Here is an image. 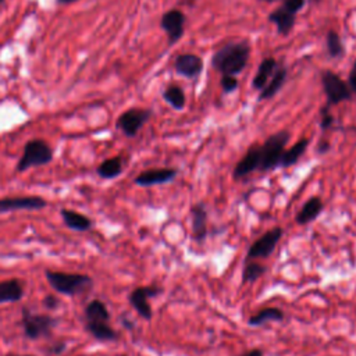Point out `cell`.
<instances>
[{
	"instance_id": "obj_1",
	"label": "cell",
	"mask_w": 356,
	"mask_h": 356,
	"mask_svg": "<svg viewBox=\"0 0 356 356\" xmlns=\"http://www.w3.org/2000/svg\"><path fill=\"white\" fill-rule=\"evenodd\" d=\"M250 45L246 41L228 42L212 56V67L221 75H238L249 63Z\"/></svg>"
},
{
	"instance_id": "obj_2",
	"label": "cell",
	"mask_w": 356,
	"mask_h": 356,
	"mask_svg": "<svg viewBox=\"0 0 356 356\" xmlns=\"http://www.w3.org/2000/svg\"><path fill=\"white\" fill-rule=\"evenodd\" d=\"M45 277L57 294L67 297L82 294L88 290H91L94 286V280L88 275L45 270Z\"/></svg>"
},
{
	"instance_id": "obj_3",
	"label": "cell",
	"mask_w": 356,
	"mask_h": 356,
	"mask_svg": "<svg viewBox=\"0 0 356 356\" xmlns=\"http://www.w3.org/2000/svg\"><path fill=\"white\" fill-rule=\"evenodd\" d=\"M291 138L290 131L283 130L273 135H270L264 141V144L260 146V166L259 170L261 172L272 171L277 167H280V161L283 157V153L286 150V146Z\"/></svg>"
},
{
	"instance_id": "obj_4",
	"label": "cell",
	"mask_w": 356,
	"mask_h": 356,
	"mask_svg": "<svg viewBox=\"0 0 356 356\" xmlns=\"http://www.w3.org/2000/svg\"><path fill=\"white\" fill-rule=\"evenodd\" d=\"M53 160V149L43 139H31L24 145L23 155L17 163V171L26 172L32 167L46 166Z\"/></svg>"
},
{
	"instance_id": "obj_5",
	"label": "cell",
	"mask_w": 356,
	"mask_h": 356,
	"mask_svg": "<svg viewBox=\"0 0 356 356\" xmlns=\"http://www.w3.org/2000/svg\"><path fill=\"white\" fill-rule=\"evenodd\" d=\"M59 324V320L50 315L32 313L30 309L24 308L21 312V326L24 335L28 339L37 341L43 337H50L53 328Z\"/></svg>"
},
{
	"instance_id": "obj_6",
	"label": "cell",
	"mask_w": 356,
	"mask_h": 356,
	"mask_svg": "<svg viewBox=\"0 0 356 356\" xmlns=\"http://www.w3.org/2000/svg\"><path fill=\"white\" fill-rule=\"evenodd\" d=\"M322 86L327 98L328 106H335L342 102H348L352 98V92L346 81L331 70H324L320 75Z\"/></svg>"
},
{
	"instance_id": "obj_7",
	"label": "cell",
	"mask_w": 356,
	"mask_h": 356,
	"mask_svg": "<svg viewBox=\"0 0 356 356\" xmlns=\"http://www.w3.org/2000/svg\"><path fill=\"white\" fill-rule=\"evenodd\" d=\"M153 112L150 109L142 108H132L126 110L117 119V128L128 138H134L142 130V127L150 120Z\"/></svg>"
},
{
	"instance_id": "obj_8",
	"label": "cell",
	"mask_w": 356,
	"mask_h": 356,
	"mask_svg": "<svg viewBox=\"0 0 356 356\" xmlns=\"http://www.w3.org/2000/svg\"><path fill=\"white\" fill-rule=\"evenodd\" d=\"M283 234H284V231H283L281 227H275V228L267 231L266 234H263L248 249L246 260L270 257L273 255V252L276 250Z\"/></svg>"
},
{
	"instance_id": "obj_9",
	"label": "cell",
	"mask_w": 356,
	"mask_h": 356,
	"mask_svg": "<svg viewBox=\"0 0 356 356\" xmlns=\"http://www.w3.org/2000/svg\"><path fill=\"white\" fill-rule=\"evenodd\" d=\"M186 21H187L186 14L178 9H171L161 16L160 28L167 34L168 46H172L184 37Z\"/></svg>"
},
{
	"instance_id": "obj_10",
	"label": "cell",
	"mask_w": 356,
	"mask_h": 356,
	"mask_svg": "<svg viewBox=\"0 0 356 356\" xmlns=\"http://www.w3.org/2000/svg\"><path fill=\"white\" fill-rule=\"evenodd\" d=\"M160 294H161V288H159L157 286L138 287L128 295V301L142 319L150 320L153 316V312L149 305V298H156Z\"/></svg>"
},
{
	"instance_id": "obj_11",
	"label": "cell",
	"mask_w": 356,
	"mask_h": 356,
	"mask_svg": "<svg viewBox=\"0 0 356 356\" xmlns=\"http://www.w3.org/2000/svg\"><path fill=\"white\" fill-rule=\"evenodd\" d=\"M48 202L41 197H10L0 199V215L21 212V210H42Z\"/></svg>"
},
{
	"instance_id": "obj_12",
	"label": "cell",
	"mask_w": 356,
	"mask_h": 356,
	"mask_svg": "<svg viewBox=\"0 0 356 356\" xmlns=\"http://www.w3.org/2000/svg\"><path fill=\"white\" fill-rule=\"evenodd\" d=\"M177 168L171 167H161V168H150L142 171L139 175L135 177L134 183L138 187H153V186H161L172 181L177 177Z\"/></svg>"
},
{
	"instance_id": "obj_13",
	"label": "cell",
	"mask_w": 356,
	"mask_h": 356,
	"mask_svg": "<svg viewBox=\"0 0 356 356\" xmlns=\"http://www.w3.org/2000/svg\"><path fill=\"white\" fill-rule=\"evenodd\" d=\"M204 60L195 53H181L174 60V70L188 79H197L204 71Z\"/></svg>"
},
{
	"instance_id": "obj_14",
	"label": "cell",
	"mask_w": 356,
	"mask_h": 356,
	"mask_svg": "<svg viewBox=\"0 0 356 356\" xmlns=\"http://www.w3.org/2000/svg\"><path fill=\"white\" fill-rule=\"evenodd\" d=\"M287 77H288V70H287L284 61H279L275 74L272 75L269 82H267V85L260 91L259 101L273 99L283 89L284 83L287 82Z\"/></svg>"
},
{
	"instance_id": "obj_15",
	"label": "cell",
	"mask_w": 356,
	"mask_h": 356,
	"mask_svg": "<svg viewBox=\"0 0 356 356\" xmlns=\"http://www.w3.org/2000/svg\"><path fill=\"white\" fill-rule=\"evenodd\" d=\"M260 166V146H250L245 156L234 167V178H244L259 170Z\"/></svg>"
},
{
	"instance_id": "obj_16",
	"label": "cell",
	"mask_w": 356,
	"mask_h": 356,
	"mask_svg": "<svg viewBox=\"0 0 356 356\" xmlns=\"http://www.w3.org/2000/svg\"><path fill=\"white\" fill-rule=\"evenodd\" d=\"M269 23L275 24L281 37H288L297 24V14L287 10L284 6L277 8L269 14Z\"/></svg>"
},
{
	"instance_id": "obj_17",
	"label": "cell",
	"mask_w": 356,
	"mask_h": 356,
	"mask_svg": "<svg viewBox=\"0 0 356 356\" xmlns=\"http://www.w3.org/2000/svg\"><path fill=\"white\" fill-rule=\"evenodd\" d=\"M192 215V235L197 242H204L208 237V210L206 206L199 202L191 208Z\"/></svg>"
},
{
	"instance_id": "obj_18",
	"label": "cell",
	"mask_w": 356,
	"mask_h": 356,
	"mask_svg": "<svg viewBox=\"0 0 356 356\" xmlns=\"http://www.w3.org/2000/svg\"><path fill=\"white\" fill-rule=\"evenodd\" d=\"M24 298V284L17 280L0 281V305L2 304H17Z\"/></svg>"
},
{
	"instance_id": "obj_19",
	"label": "cell",
	"mask_w": 356,
	"mask_h": 356,
	"mask_svg": "<svg viewBox=\"0 0 356 356\" xmlns=\"http://www.w3.org/2000/svg\"><path fill=\"white\" fill-rule=\"evenodd\" d=\"M277 64H279V61L273 56L263 59L261 63L259 64L255 78L252 81V88L257 89V91H261V89L267 85V82H269V79L272 78V75L275 74Z\"/></svg>"
},
{
	"instance_id": "obj_20",
	"label": "cell",
	"mask_w": 356,
	"mask_h": 356,
	"mask_svg": "<svg viewBox=\"0 0 356 356\" xmlns=\"http://www.w3.org/2000/svg\"><path fill=\"white\" fill-rule=\"evenodd\" d=\"M60 216L64 221V224L74 231H79V233H86L94 227V221L89 219L88 216L78 213L75 210L71 209H61L60 210Z\"/></svg>"
},
{
	"instance_id": "obj_21",
	"label": "cell",
	"mask_w": 356,
	"mask_h": 356,
	"mask_svg": "<svg viewBox=\"0 0 356 356\" xmlns=\"http://www.w3.org/2000/svg\"><path fill=\"white\" fill-rule=\"evenodd\" d=\"M85 330L101 342H112L119 338V334L115 331L109 322L85 320Z\"/></svg>"
},
{
	"instance_id": "obj_22",
	"label": "cell",
	"mask_w": 356,
	"mask_h": 356,
	"mask_svg": "<svg viewBox=\"0 0 356 356\" xmlns=\"http://www.w3.org/2000/svg\"><path fill=\"white\" fill-rule=\"evenodd\" d=\"M323 201L319 197H312L309 201L305 202V205L302 206V209L299 210V213L295 217V221L299 226L304 224H309L312 221H315L323 212Z\"/></svg>"
},
{
	"instance_id": "obj_23",
	"label": "cell",
	"mask_w": 356,
	"mask_h": 356,
	"mask_svg": "<svg viewBox=\"0 0 356 356\" xmlns=\"http://www.w3.org/2000/svg\"><path fill=\"white\" fill-rule=\"evenodd\" d=\"M163 99L164 102H167L174 110L177 112H181L184 110L186 105H187V97H186V92L184 89L181 86L178 85H168L164 91H163Z\"/></svg>"
},
{
	"instance_id": "obj_24",
	"label": "cell",
	"mask_w": 356,
	"mask_h": 356,
	"mask_svg": "<svg viewBox=\"0 0 356 356\" xmlns=\"http://www.w3.org/2000/svg\"><path fill=\"white\" fill-rule=\"evenodd\" d=\"M123 157L121 156H115L110 159L103 160L98 168H97V174L103 178V180H115L119 175H121L123 172Z\"/></svg>"
},
{
	"instance_id": "obj_25",
	"label": "cell",
	"mask_w": 356,
	"mask_h": 356,
	"mask_svg": "<svg viewBox=\"0 0 356 356\" xmlns=\"http://www.w3.org/2000/svg\"><path fill=\"white\" fill-rule=\"evenodd\" d=\"M309 144H310V139L302 138L294 146H291L288 150H284L280 166L287 168V167H291V166L297 164L299 161V159L305 155V152L308 150Z\"/></svg>"
},
{
	"instance_id": "obj_26",
	"label": "cell",
	"mask_w": 356,
	"mask_h": 356,
	"mask_svg": "<svg viewBox=\"0 0 356 356\" xmlns=\"http://www.w3.org/2000/svg\"><path fill=\"white\" fill-rule=\"evenodd\" d=\"M85 320L92 322H110V312L106 304L101 299H94L85 306Z\"/></svg>"
},
{
	"instance_id": "obj_27",
	"label": "cell",
	"mask_w": 356,
	"mask_h": 356,
	"mask_svg": "<svg viewBox=\"0 0 356 356\" xmlns=\"http://www.w3.org/2000/svg\"><path fill=\"white\" fill-rule=\"evenodd\" d=\"M284 320V313L281 309L277 308H264L259 310L256 315L249 317V326L259 327L266 324L267 322H283Z\"/></svg>"
},
{
	"instance_id": "obj_28",
	"label": "cell",
	"mask_w": 356,
	"mask_h": 356,
	"mask_svg": "<svg viewBox=\"0 0 356 356\" xmlns=\"http://www.w3.org/2000/svg\"><path fill=\"white\" fill-rule=\"evenodd\" d=\"M326 49L330 59H342L345 56V46L339 34L330 30L326 35Z\"/></svg>"
},
{
	"instance_id": "obj_29",
	"label": "cell",
	"mask_w": 356,
	"mask_h": 356,
	"mask_svg": "<svg viewBox=\"0 0 356 356\" xmlns=\"http://www.w3.org/2000/svg\"><path fill=\"white\" fill-rule=\"evenodd\" d=\"M266 266L257 261H248L244 267L242 272V283H255L257 281L264 273H266Z\"/></svg>"
},
{
	"instance_id": "obj_30",
	"label": "cell",
	"mask_w": 356,
	"mask_h": 356,
	"mask_svg": "<svg viewBox=\"0 0 356 356\" xmlns=\"http://www.w3.org/2000/svg\"><path fill=\"white\" fill-rule=\"evenodd\" d=\"M220 85H221V88H223L224 94H233V92H235L237 89H238L239 82H238V79L235 78V75H221Z\"/></svg>"
},
{
	"instance_id": "obj_31",
	"label": "cell",
	"mask_w": 356,
	"mask_h": 356,
	"mask_svg": "<svg viewBox=\"0 0 356 356\" xmlns=\"http://www.w3.org/2000/svg\"><path fill=\"white\" fill-rule=\"evenodd\" d=\"M330 109H331V106H328V105H324L320 109V128L324 131L330 130L334 124V116L331 115Z\"/></svg>"
},
{
	"instance_id": "obj_32",
	"label": "cell",
	"mask_w": 356,
	"mask_h": 356,
	"mask_svg": "<svg viewBox=\"0 0 356 356\" xmlns=\"http://www.w3.org/2000/svg\"><path fill=\"white\" fill-rule=\"evenodd\" d=\"M306 5V0H283V5L287 10H290L291 13H298L301 12Z\"/></svg>"
},
{
	"instance_id": "obj_33",
	"label": "cell",
	"mask_w": 356,
	"mask_h": 356,
	"mask_svg": "<svg viewBox=\"0 0 356 356\" xmlns=\"http://www.w3.org/2000/svg\"><path fill=\"white\" fill-rule=\"evenodd\" d=\"M42 304H43V306H45L48 310H56V309L60 306L61 302H60V299H59L57 295L49 294V295H46V297L43 298Z\"/></svg>"
},
{
	"instance_id": "obj_34",
	"label": "cell",
	"mask_w": 356,
	"mask_h": 356,
	"mask_svg": "<svg viewBox=\"0 0 356 356\" xmlns=\"http://www.w3.org/2000/svg\"><path fill=\"white\" fill-rule=\"evenodd\" d=\"M348 85H349V89H350V92L356 97V60H355V63H353V66H352V68H350V71H349V75H348Z\"/></svg>"
},
{
	"instance_id": "obj_35",
	"label": "cell",
	"mask_w": 356,
	"mask_h": 356,
	"mask_svg": "<svg viewBox=\"0 0 356 356\" xmlns=\"http://www.w3.org/2000/svg\"><path fill=\"white\" fill-rule=\"evenodd\" d=\"M66 349H67V344L64 341H56L48 348V352L52 355H61Z\"/></svg>"
},
{
	"instance_id": "obj_36",
	"label": "cell",
	"mask_w": 356,
	"mask_h": 356,
	"mask_svg": "<svg viewBox=\"0 0 356 356\" xmlns=\"http://www.w3.org/2000/svg\"><path fill=\"white\" fill-rule=\"evenodd\" d=\"M330 148H331L330 142H328L327 139H322V141L319 142V145H317V153H319V155H326V153L330 150Z\"/></svg>"
},
{
	"instance_id": "obj_37",
	"label": "cell",
	"mask_w": 356,
	"mask_h": 356,
	"mask_svg": "<svg viewBox=\"0 0 356 356\" xmlns=\"http://www.w3.org/2000/svg\"><path fill=\"white\" fill-rule=\"evenodd\" d=\"M241 356H264V353H263L261 349H257V348H256V349H250V350L242 353Z\"/></svg>"
},
{
	"instance_id": "obj_38",
	"label": "cell",
	"mask_w": 356,
	"mask_h": 356,
	"mask_svg": "<svg viewBox=\"0 0 356 356\" xmlns=\"http://www.w3.org/2000/svg\"><path fill=\"white\" fill-rule=\"evenodd\" d=\"M75 2H78V0H56L57 5H71Z\"/></svg>"
},
{
	"instance_id": "obj_39",
	"label": "cell",
	"mask_w": 356,
	"mask_h": 356,
	"mask_svg": "<svg viewBox=\"0 0 356 356\" xmlns=\"http://www.w3.org/2000/svg\"><path fill=\"white\" fill-rule=\"evenodd\" d=\"M123 324H124L128 330H132V328H134V324H132L131 322H128L127 319H123Z\"/></svg>"
},
{
	"instance_id": "obj_40",
	"label": "cell",
	"mask_w": 356,
	"mask_h": 356,
	"mask_svg": "<svg viewBox=\"0 0 356 356\" xmlns=\"http://www.w3.org/2000/svg\"><path fill=\"white\" fill-rule=\"evenodd\" d=\"M183 3H186V5H188V6H194L195 3H197V0H181Z\"/></svg>"
},
{
	"instance_id": "obj_41",
	"label": "cell",
	"mask_w": 356,
	"mask_h": 356,
	"mask_svg": "<svg viewBox=\"0 0 356 356\" xmlns=\"http://www.w3.org/2000/svg\"><path fill=\"white\" fill-rule=\"evenodd\" d=\"M260 2H264V3H276V2H283V0H260Z\"/></svg>"
},
{
	"instance_id": "obj_42",
	"label": "cell",
	"mask_w": 356,
	"mask_h": 356,
	"mask_svg": "<svg viewBox=\"0 0 356 356\" xmlns=\"http://www.w3.org/2000/svg\"><path fill=\"white\" fill-rule=\"evenodd\" d=\"M6 356H34V355H19V353H8Z\"/></svg>"
},
{
	"instance_id": "obj_43",
	"label": "cell",
	"mask_w": 356,
	"mask_h": 356,
	"mask_svg": "<svg viewBox=\"0 0 356 356\" xmlns=\"http://www.w3.org/2000/svg\"><path fill=\"white\" fill-rule=\"evenodd\" d=\"M348 130H349V131H355V132H356V126H353V127H349Z\"/></svg>"
},
{
	"instance_id": "obj_44",
	"label": "cell",
	"mask_w": 356,
	"mask_h": 356,
	"mask_svg": "<svg viewBox=\"0 0 356 356\" xmlns=\"http://www.w3.org/2000/svg\"><path fill=\"white\" fill-rule=\"evenodd\" d=\"M5 3V0H0V6H2Z\"/></svg>"
}]
</instances>
